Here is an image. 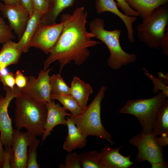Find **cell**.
<instances>
[{
  "mask_svg": "<svg viewBox=\"0 0 168 168\" xmlns=\"http://www.w3.org/2000/svg\"><path fill=\"white\" fill-rule=\"evenodd\" d=\"M167 31L163 38L161 47L162 48L163 52L164 54L168 56V26L166 28Z\"/></svg>",
  "mask_w": 168,
  "mask_h": 168,
  "instance_id": "cell-35",
  "label": "cell"
},
{
  "mask_svg": "<svg viewBox=\"0 0 168 168\" xmlns=\"http://www.w3.org/2000/svg\"><path fill=\"white\" fill-rule=\"evenodd\" d=\"M168 22V7L166 3L155 9L149 17L137 26L138 37L149 47L159 49Z\"/></svg>",
  "mask_w": 168,
  "mask_h": 168,
  "instance_id": "cell-6",
  "label": "cell"
},
{
  "mask_svg": "<svg viewBox=\"0 0 168 168\" xmlns=\"http://www.w3.org/2000/svg\"><path fill=\"white\" fill-rule=\"evenodd\" d=\"M159 78L166 84H168V74H164L160 71L158 73Z\"/></svg>",
  "mask_w": 168,
  "mask_h": 168,
  "instance_id": "cell-41",
  "label": "cell"
},
{
  "mask_svg": "<svg viewBox=\"0 0 168 168\" xmlns=\"http://www.w3.org/2000/svg\"><path fill=\"white\" fill-rule=\"evenodd\" d=\"M43 14L40 11L34 10L32 14L29 17L23 35L17 43L22 52L27 53L29 51L30 42Z\"/></svg>",
  "mask_w": 168,
  "mask_h": 168,
  "instance_id": "cell-18",
  "label": "cell"
},
{
  "mask_svg": "<svg viewBox=\"0 0 168 168\" xmlns=\"http://www.w3.org/2000/svg\"><path fill=\"white\" fill-rule=\"evenodd\" d=\"M122 147L114 148L106 146L100 150V156L103 168H128L135 163L130 160L132 154L125 156L120 153L119 150Z\"/></svg>",
  "mask_w": 168,
  "mask_h": 168,
  "instance_id": "cell-14",
  "label": "cell"
},
{
  "mask_svg": "<svg viewBox=\"0 0 168 168\" xmlns=\"http://www.w3.org/2000/svg\"><path fill=\"white\" fill-rule=\"evenodd\" d=\"M89 28L96 37L104 43L108 48L110 55L107 64L113 70H118L124 66L134 63L137 59L135 54H129L122 48L120 43V30H108L105 28L104 20L96 18L90 21Z\"/></svg>",
  "mask_w": 168,
  "mask_h": 168,
  "instance_id": "cell-3",
  "label": "cell"
},
{
  "mask_svg": "<svg viewBox=\"0 0 168 168\" xmlns=\"http://www.w3.org/2000/svg\"><path fill=\"white\" fill-rule=\"evenodd\" d=\"M68 135L63 145V148L69 152L84 147L87 142V136L83 134L69 116L66 118Z\"/></svg>",
  "mask_w": 168,
  "mask_h": 168,
  "instance_id": "cell-16",
  "label": "cell"
},
{
  "mask_svg": "<svg viewBox=\"0 0 168 168\" xmlns=\"http://www.w3.org/2000/svg\"><path fill=\"white\" fill-rule=\"evenodd\" d=\"M82 168H103L99 152L96 151L86 152L79 154Z\"/></svg>",
  "mask_w": 168,
  "mask_h": 168,
  "instance_id": "cell-24",
  "label": "cell"
},
{
  "mask_svg": "<svg viewBox=\"0 0 168 168\" xmlns=\"http://www.w3.org/2000/svg\"><path fill=\"white\" fill-rule=\"evenodd\" d=\"M125 0L130 7L139 13L142 21L149 17L155 9L168 2V0Z\"/></svg>",
  "mask_w": 168,
  "mask_h": 168,
  "instance_id": "cell-21",
  "label": "cell"
},
{
  "mask_svg": "<svg viewBox=\"0 0 168 168\" xmlns=\"http://www.w3.org/2000/svg\"><path fill=\"white\" fill-rule=\"evenodd\" d=\"M9 72L8 70L6 68L0 70V75H4L7 74Z\"/></svg>",
  "mask_w": 168,
  "mask_h": 168,
  "instance_id": "cell-42",
  "label": "cell"
},
{
  "mask_svg": "<svg viewBox=\"0 0 168 168\" xmlns=\"http://www.w3.org/2000/svg\"><path fill=\"white\" fill-rule=\"evenodd\" d=\"M52 100H57L63 105L66 110L69 111L71 115H76L80 114L83 111L76 100L70 95L52 94Z\"/></svg>",
  "mask_w": 168,
  "mask_h": 168,
  "instance_id": "cell-23",
  "label": "cell"
},
{
  "mask_svg": "<svg viewBox=\"0 0 168 168\" xmlns=\"http://www.w3.org/2000/svg\"><path fill=\"white\" fill-rule=\"evenodd\" d=\"M0 80L4 86L13 89L15 86L14 75L12 72H9L4 75H0Z\"/></svg>",
  "mask_w": 168,
  "mask_h": 168,
  "instance_id": "cell-32",
  "label": "cell"
},
{
  "mask_svg": "<svg viewBox=\"0 0 168 168\" xmlns=\"http://www.w3.org/2000/svg\"><path fill=\"white\" fill-rule=\"evenodd\" d=\"M106 87L101 86L92 101L80 114L69 116L84 135L95 136L105 140L113 145L115 142L103 125L100 116L101 103L104 98Z\"/></svg>",
  "mask_w": 168,
  "mask_h": 168,
  "instance_id": "cell-4",
  "label": "cell"
},
{
  "mask_svg": "<svg viewBox=\"0 0 168 168\" xmlns=\"http://www.w3.org/2000/svg\"><path fill=\"white\" fill-rule=\"evenodd\" d=\"M4 98V97H3V96L0 94V105L2 102Z\"/></svg>",
  "mask_w": 168,
  "mask_h": 168,
  "instance_id": "cell-43",
  "label": "cell"
},
{
  "mask_svg": "<svg viewBox=\"0 0 168 168\" xmlns=\"http://www.w3.org/2000/svg\"><path fill=\"white\" fill-rule=\"evenodd\" d=\"M167 98L161 92L150 98L129 100L119 112L135 116L142 127L141 132L151 134L157 112Z\"/></svg>",
  "mask_w": 168,
  "mask_h": 168,
  "instance_id": "cell-5",
  "label": "cell"
},
{
  "mask_svg": "<svg viewBox=\"0 0 168 168\" xmlns=\"http://www.w3.org/2000/svg\"><path fill=\"white\" fill-rule=\"evenodd\" d=\"M155 139L157 144L163 147L168 144V135H162L159 137H156Z\"/></svg>",
  "mask_w": 168,
  "mask_h": 168,
  "instance_id": "cell-37",
  "label": "cell"
},
{
  "mask_svg": "<svg viewBox=\"0 0 168 168\" xmlns=\"http://www.w3.org/2000/svg\"><path fill=\"white\" fill-rule=\"evenodd\" d=\"M49 82L51 94H69L70 87L64 81L60 73L50 76Z\"/></svg>",
  "mask_w": 168,
  "mask_h": 168,
  "instance_id": "cell-25",
  "label": "cell"
},
{
  "mask_svg": "<svg viewBox=\"0 0 168 168\" xmlns=\"http://www.w3.org/2000/svg\"><path fill=\"white\" fill-rule=\"evenodd\" d=\"M60 168H81L79 154L76 152H70L65 156L64 164H61Z\"/></svg>",
  "mask_w": 168,
  "mask_h": 168,
  "instance_id": "cell-28",
  "label": "cell"
},
{
  "mask_svg": "<svg viewBox=\"0 0 168 168\" xmlns=\"http://www.w3.org/2000/svg\"><path fill=\"white\" fill-rule=\"evenodd\" d=\"M75 0H48L47 12L42 16L40 23L46 25L56 23L57 18L66 8L72 6Z\"/></svg>",
  "mask_w": 168,
  "mask_h": 168,
  "instance_id": "cell-20",
  "label": "cell"
},
{
  "mask_svg": "<svg viewBox=\"0 0 168 168\" xmlns=\"http://www.w3.org/2000/svg\"><path fill=\"white\" fill-rule=\"evenodd\" d=\"M22 53L17 43L9 40L3 43L0 51V70L18 63Z\"/></svg>",
  "mask_w": 168,
  "mask_h": 168,
  "instance_id": "cell-19",
  "label": "cell"
},
{
  "mask_svg": "<svg viewBox=\"0 0 168 168\" xmlns=\"http://www.w3.org/2000/svg\"><path fill=\"white\" fill-rule=\"evenodd\" d=\"M155 138L152 133L141 132L129 139L130 144L138 150L135 163L147 161L151 165L164 160L163 147L157 144Z\"/></svg>",
  "mask_w": 168,
  "mask_h": 168,
  "instance_id": "cell-7",
  "label": "cell"
},
{
  "mask_svg": "<svg viewBox=\"0 0 168 168\" xmlns=\"http://www.w3.org/2000/svg\"><path fill=\"white\" fill-rule=\"evenodd\" d=\"M16 86L21 90L26 87L28 82L29 77L24 76L19 70H17L14 74Z\"/></svg>",
  "mask_w": 168,
  "mask_h": 168,
  "instance_id": "cell-30",
  "label": "cell"
},
{
  "mask_svg": "<svg viewBox=\"0 0 168 168\" xmlns=\"http://www.w3.org/2000/svg\"><path fill=\"white\" fill-rule=\"evenodd\" d=\"M36 138V136L28 132L13 129L12 145L8 147L11 168H26L28 148Z\"/></svg>",
  "mask_w": 168,
  "mask_h": 168,
  "instance_id": "cell-8",
  "label": "cell"
},
{
  "mask_svg": "<svg viewBox=\"0 0 168 168\" xmlns=\"http://www.w3.org/2000/svg\"><path fill=\"white\" fill-rule=\"evenodd\" d=\"M15 38L9 26L7 25L3 18L0 15V44Z\"/></svg>",
  "mask_w": 168,
  "mask_h": 168,
  "instance_id": "cell-29",
  "label": "cell"
},
{
  "mask_svg": "<svg viewBox=\"0 0 168 168\" xmlns=\"http://www.w3.org/2000/svg\"><path fill=\"white\" fill-rule=\"evenodd\" d=\"M52 70L48 68L40 70L37 78L29 77L27 86L24 90L36 100L42 102H49L52 100L49 82V73Z\"/></svg>",
  "mask_w": 168,
  "mask_h": 168,
  "instance_id": "cell-11",
  "label": "cell"
},
{
  "mask_svg": "<svg viewBox=\"0 0 168 168\" xmlns=\"http://www.w3.org/2000/svg\"><path fill=\"white\" fill-rule=\"evenodd\" d=\"M7 5H21L20 0H2Z\"/></svg>",
  "mask_w": 168,
  "mask_h": 168,
  "instance_id": "cell-39",
  "label": "cell"
},
{
  "mask_svg": "<svg viewBox=\"0 0 168 168\" xmlns=\"http://www.w3.org/2000/svg\"><path fill=\"white\" fill-rule=\"evenodd\" d=\"M88 14L87 11L81 7L76 9L72 14L62 15L63 30L55 45L44 62V70L56 60L59 63V73L66 65L72 61L81 65L90 56L89 48L102 43L93 40L96 37L95 35L86 30Z\"/></svg>",
  "mask_w": 168,
  "mask_h": 168,
  "instance_id": "cell-1",
  "label": "cell"
},
{
  "mask_svg": "<svg viewBox=\"0 0 168 168\" xmlns=\"http://www.w3.org/2000/svg\"><path fill=\"white\" fill-rule=\"evenodd\" d=\"M39 139L36 138L28 146L27 150L28 158L27 168H40L38 163L37 149L40 143Z\"/></svg>",
  "mask_w": 168,
  "mask_h": 168,
  "instance_id": "cell-26",
  "label": "cell"
},
{
  "mask_svg": "<svg viewBox=\"0 0 168 168\" xmlns=\"http://www.w3.org/2000/svg\"><path fill=\"white\" fill-rule=\"evenodd\" d=\"M47 110V116L44 127V130L42 136V142L51 134L53 128L58 125H66L65 117L71 113L67 112L64 107L58 104H56L54 100L49 102H45Z\"/></svg>",
  "mask_w": 168,
  "mask_h": 168,
  "instance_id": "cell-13",
  "label": "cell"
},
{
  "mask_svg": "<svg viewBox=\"0 0 168 168\" xmlns=\"http://www.w3.org/2000/svg\"><path fill=\"white\" fill-rule=\"evenodd\" d=\"M142 69L144 74L152 81L154 85L153 93H156L159 90H160L168 98V86L166 84L159 78H157L151 74L144 68H142Z\"/></svg>",
  "mask_w": 168,
  "mask_h": 168,
  "instance_id": "cell-27",
  "label": "cell"
},
{
  "mask_svg": "<svg viewBox=\"0 0 168 168\" xmlns=\"http://www.w3.org/2000/svg\"><path fill=\"white\" fill-rule=\"evenodd\" d=\"M21 5L28 11L30 16L32 14L34 8L32 0H20Z\"/></svg>",
  "mask_w": 168,
  "mask_h": 168,
  "instance_id": "cell-36",
  "label": "cell"
},
{
  "mask_svg": "<svg viewBox=\"0 0 168 168\" xmlns=\"http://www.w3.org/2000/svg\"><path fill=\"white\" fill-rule=\"evenodd\" d=\"M10 154L8 147H5L2 168H11L10 163Z\"/></svg>",
  "mask_w": 168,
  "mask_h": 168,
  "instance_id": "cell-34",
  "label": "cell"
},
{
  "mask_svg": "<svg viewBox=\"0 0 168 168\" xmlns=\"http://www.w3.org/2000/svg\"><path fill=\"white\" fill-rule=\"evenodd\" d=\"M92 86L77 76L73 77L71 83L69 94L76 100L81 107L84 110L90 95L93 93Z\"/></svg>",
  "mask_w": 168,
  "mask_h": 168,
  "instance_id": "cell-17",
  "label": "cell"
},
{
  "mask_svg": "<svg viewBox=\"0 0 168 168\" xmlns=\"http://www.w3.org/2000/svg\"><path fill=\"white\" fill-rule=\"evenodd\" d=\"M152 168H167V165L165 160L161 161L151 165Z\"/></svg>",
  "mask_w": 168,
  "mask_h": 168,
  "instance_id": "cell-40",
  "label": "cell"
},
{
  "mask_svg": "<svg viewBox=\"0 0 168 168\" xmlns=\"http://www.w3.org/2000/svg\"><path fill=\"white\" fill-rule=\"evenodd\" d=\"M152 134L155 137L168 135V100L166 99L156 114Z\"/></svg>",
  "mask_w": 168,
  "mask_h": 168,
  "instance_id": "cell-22",
  "label": "cell"
},
{
  "mask_svg": "<svg viewBox=\"0 0 168 168\" xmlns=\"http://www.w3.org/2000/svg\"><path fill=\"white\" fill-rule=\"evenodd\" d=\"M0 10L3 17L7 19L10 29L14 31L19 40L30 17L28 11L22 5L8 6L1 2Z\"/></svg>",
  "mask_w": 168,
  "mask_h": 168,
  "instance_id": "cell-12",
  "label": "cell"
},
{
  "mask_svg": "<svg viewBox=\"0 0 168 168\" xmlns=\"http://www.w3.org/2000/svg\"><path fill=\"white\" fill-rule=\"evenodd\" d=\"M63 26L62 22L49 25L40 22L30 42V47L39 49L48 54L58 41Z\"/></svg>",
  "mask_w": 168,
  "mask_h": 168,
  "instance_id": "cell-9",
  "label": "cell"
},
{
  "mask_svg": "<svg viewBox=\"0 0 168 168\" xmlns=\"http://www.w3.org/2000/svg\"><path fill=\"white\" fill-rule=\"evenodd\" d=\"M3 144L0 138V168H2L5 150L3 149Z\"/></svg>",
  "mask_w": 168,
  "mask_h": 168,
  "instance_id": "cell-38",
  "label": "cell"
},
{
  "mask_svg": "<svg viewBox=\"0 0 168 168\" xmlns=\"http://www.w3.org/2000/svg\"><path fill=\"white\" fill-rule=\"evenodd\" d=\"M34 10L40 11L44 14L48 10V0H32Z\"/></svg>",
  "mask_w": 168,
  "mask_h": 168,
  "instance_id": "cell-33",
  "label": "cell"
},
{
  "mask_svg": "<svg viewBox=\"0 0 168 168\" xmlns=\"http://www.w3.org/2000/svg\"><path fill=\"white\" fill-rule=\"evenodd\" d=\"M3 88L6 95L0 105V138L5 147H11L13 129L8 108L11 101L20 94L22 90L16 86L13 89L6 86H4Z\"/></svg>",
  "mask_w": 168,
  "mask_h": 168,
  "instance_id": "cell-10",
  "label": "cell"
},
{
  "mask_svg": "<svg viewBox=\"0 0 168 168\" xmlns=\"http://www.w3.org/2000/svg\"><path fill=\"white\" fill-rule=\"evenodd\" d=\"M117 5L123 11L124 14L127 15L136 16L139 15V13L130 7L125 0H116Z\"/></svg>",
  "mask_w": 168,
  "mask_h": 168,
  "instance_id": "cell-31",
  "label": "cell"
},
{
  "mask_svg": "<svg viewBox=\"0 0 168 168\" xmlns=\"http://www.w3.org/2000/svg\"><path fill=\"white\" fill-rule=\"evenodd\" d=\"M95 6L96 12L98 14L109 12L119 17L126 27L129 41L131 43L134 42L133 24L137 20L136 16H128L122 13L118 9L117 3L114 0H96Z\"/></svg>",
  "mask_w": 168,
  "mask_h": 168,
  "instance_id": "cell-15",
  "label": "cell"
},
{
  "mask_svg": "<svg viewBox=\"0 0 168 168\" xmlns=\"http://www.w3.org/2000/svg\"><path fill=\"white\" fill-rule=\"evenodd\" d=\"M15 98L14 122L16 128H25L36 136H42L47 116L45 102L36 100L22 91Z\"/></svg>",
  "mask_w": 168,
  "mask_h": 168,
  "instance_id": "cell-2",
  "label": "cell"
}]
</instances>
